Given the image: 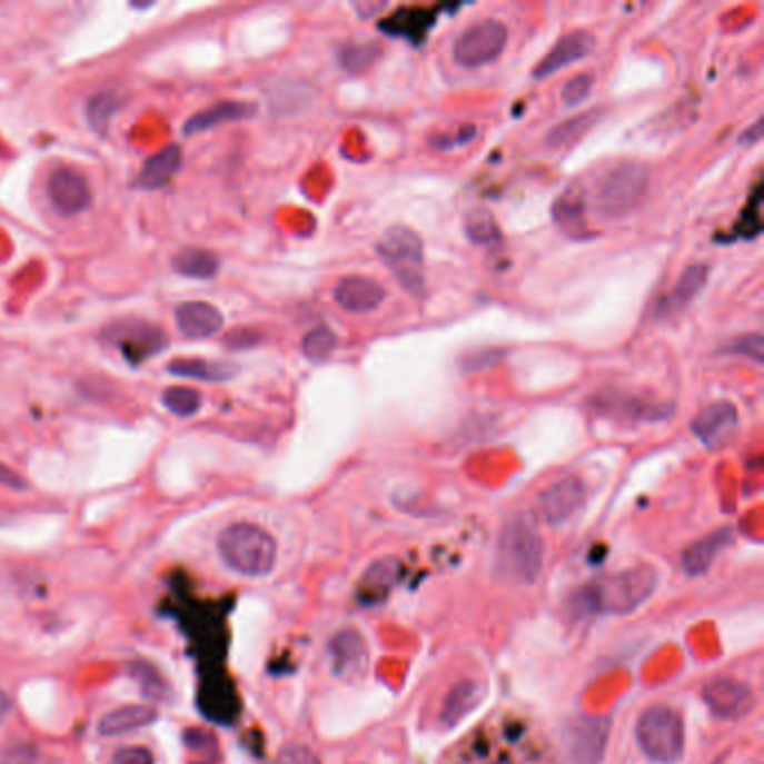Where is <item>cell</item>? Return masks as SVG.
<instances>
[{"label": "cell", "instance_id": "cell-1", "mask_svg": "<svg viewBox=\"0 0 764 764\" xmlns=\"http://www.w3.org/2000/svg\"><path fill=\"white\" fill-rule=\"evenodd\" d=\"M216 545L220 560L245 578H262L276 567V538L260 525L231 523L220 532Z\"/></svg>", "mask_w": 764, "mask_h": 764}, {"label": "cell", "instance_id": "cell-2", "mask_svg": "<svg viewBox=\"0 0 764 764\" xmlns=\"http://www.w3.org/2000/svg\"><path fill=\"white\" fill-rule=\"evenodd\" d=\"M651 189V169L642 162H619L594 185L592 209L598 218L622 220L633 216Z\"/></svg>", "mask_w": 764, "mask_h": 764}, {"label": "cell", "instance_id": "cell-3", "mask_svg": "<svg viewBox=\"0 0 764 764\" xmlns=\"http://www.w3.org/2000/svg\"><path fill=\"white\" fill-rule=\"evenodd\" d=\"M545 563V540L538 534V529L516 518L505 525L500 540H498V556H496V569L500 578L518 585H532Z\"/></svg>", "mask_w": 764, "mask_h": 764}, {"label": "cell", "instance_id": "cell-4", "mask_svg": "<svg viewBox=\"0 0 764 764\" xmlns=\"http://www.w3.org/2000/svg\"><path fill=\"white\" fill-rule=\"evenodd\" d=\"M637 742L657 764H675L684 755L686 733L682 715L671 706H651L637 720Z\"/></svg>", "mask_w": 764, "mask_h": 764}, {"label": "cell", "instance_id": "cell-5", "mask_svg": "<svg viewBox=\"0 0 764 764\" xmlns=\"http://www.w3.org/2000/svg\"><path fill=\"white\" fill-rule=\"evenodd\" d=\"M377 256L406 291L413 296L424 294V242L413 229L404 225L388 227L377 240Z\"/></svg>", "mask_w": 764, "mask_h": 764}, {"label": "cell", "instance_id": "cell-6", "mask_svg": "<svg viewBox=\"0 0 764 764\" xmlns=\"http://www.w3.org/2000/svg\"><path fill=\"white\" fill-rule=\"evenodd\" d=\"M657 581L659 576L655 567L637 565L607 576L594 592L592 601L607 615H628L653 596V592L657 589Z\"/></svg>", "mask_w": 764, "mask_h": 764}, {"label": "cell", "instance_id": "cell-7", "mask_svg": "<svg viewBox=\"0 0 764 764\" xmlns=\"http://www.w3.org/2000/svg\"><path fill=\"white\" fill-rule=\"evenodd\" d=\"M509 30L498 19H485L467 28L453 46V57L463 68H485L507 48Z\"/></svg>", "mask_w": 764, "mask_h": 764}, {"label": "cell", "instance_id": "cell-8", "mask_svg": "<svg viewBox=\"0 0 764 764\" xmlns=\"http://www.w3.org/2000/svg\"><path fill=\"white\" fill-rule=\"evenodd\" d=\"M108 344L121 350L128 361H143L167 348V337L160 328L143 321H119L106 333Z\"/></svg>", "mask_w": 764, "mask_h": 764}, {"label": "cell", "instance_id": "cell-9", "mask_svg": "<svg viewBox=\"0 0 764 764\" xmlns=\"http://www.w3.org/2000/svg\"><path fill=\"white\" fill-rule=\"evenodd\" d=\"M585 503V485L576 476H565L538 496V512L545 523H567Z\"/></svg>", "mask_w": 764, "mask_h": 764}, {"label": "cell", "instance_id": "cell-10", "mask_svg": "<svg viewBox=\"0 0 764 764\" xmlns=\"http://www.w3.org/2000/svg\"><path fill=\"white\" fill-rule=\"evenodd\" d=\"M596 48V39L592 32L585 30H574L563 34L554 48L540 59V63L534 68V77L536 79H545L556 75L558 70L574 66L576 61H583L585 57H589Z\"/></svg>", "mask_w": 764, "mask_h": 764}, {"label": "cell", "instance_id": "cell-11", "mask_svg": "<svg viewBox=\"0 0 764 764\" xmlns=\"http://www.w3.org/2000/svg\"><path fill=\"white\" fill-rule=\"evenodd\" d=\"M737 428V408L731 401H715L699 410L691 421V430L708 448H720L726 444Z\"/></svg>", "mask_w": 764, "mask_h": 764}, {"label": "cell", "instance_id": "cell-12", "mask_svg": "<svg viewBox=\"0 0 764 764\" xmlns=\"http://www.w3.org/2000/svg\"><path fill=\"white\" fill-rule=\"evenodd\" d=\"M335 300L341 310L353 315H366L377 310L386 300V289L381 282L368 276H346L335 287Z\"/></svg>", "mask_w": 764, "mask_h": 764}, {"label": "cell", "instance_id": "cell-13", "mask_svg": "<svg viewBox=\"0 0 764 764\" xmlns=\"http://www.w3.org/2000/svg\"><path fill=\"white\" fill-rule=\"evenodd\" d=\"M704 702L708 704V708L717 717L735 720V717H742L751 711L753 693L742 682L720 677V679H713L711 684L704 686Z\"/></svg>", "mask_w": 764, "mask_h": 764}, {"label": "cell", "instance_id": "cell-14", "mask_svg": "<svg viewBox=\"0 0 764 764\" xmlns=\"http://www.w3.org/2000/svg\"><path fill=\"white\" fill-rule=\"evenodd\" d=\"M48 194L52 205L66 214V216H75L81 214L83 209L90 207V187L86 182V178L75 171V169H57L50 180H48Z\"/></svg>", "mask_w": 764, "mask_h": 764}, {"label": "cell", "instance_id": "cell-15", "mask_svg": "<svg viewBox=\"0 0 764 764\" xmlns=\"http://www.w3.org/2000/svg\"><path fill=\"white\" fill-rule=\"evenodd\" d=\"M552 216L556 227L572 240H585L589 236L587 231V218H585V191L578 182L569 185L554 202Z\"/></svg>", "mask_w": 764, "mask_h": 764}, {"label": "cell", "instance_id": "cell-16", "mask_svg": "<svg viewBox=\"0 0 764 764\" xmlns=\"http://www.w3.org/2000/svg\"><path fill=\"white\" fill-rule=\"evenodd\" d=\"M158 717H160L158 708H152L148 704H126V706H117L108 711L99 720L97 731L103 737H119V735H128V733L156 724Z\"/></svg>", "mask_w": 764, "mask_h": 764}, {"label": "cell", "instance_id": "cell-17", "mask_svg": "<svg viewBox=\"0 0 764 764\" xmlns=\"http://www.w3.org/2000/svg\"><path fill=\"white\" fill-rule=\"evenodd\" d=\"M176 319H178V328L189 339H207V337H214L222 328L220 310H216L211 302H205V300L182 302L176 310Z\"/></svg>", "mask_w": 764, "mask_h": 764}, {"label": "cell", "instance_id": "cell-18", "mask_svg": "<svg viewBox=\"0 0 764 764\" xmlns=\"http://www.w3.org/2000/svg\"><path fill=\"white\" fill-rule=\"evenodd\" d=\"M708 280V267L706 265H691L684 269V274L677 278L675 287L662 302L664 317H677L682 315L688 305L702 294Z\"/></svg>", "mask_w": 764, "mask_h": 764}, {"label": "cell", "instance_id": "cell-19", "mask_svg": "<svg viewBox=\"0 0 764 764\" xmlns=\"http://www.w3.org/2000/svg\"><path fill=\"white\" fill-rule=\"evenodd\" d=\"M182 167V150L178 143L162 148L156 156L148 158L137 176L141 189H160L165 187Z\"/></svg>", "mask_w": 764, "mask_h": 764}, {"label": "cell", "instance_id": "cell-20", "mask_svg": "<svg viewBox=\"0 0 764 764\" xmlns=\"http://www.w3.org/2000/svg\"><path fill=\"white\" fill-rule=\"evenodd\" d=\"M728 543H731V529L728 527H722V529L704 536L702 540L693 543L682 558L686 574L699 576V574L708 572L713 560L724 552V547H728Z\"/></svg>", "mask_w": 764, "mask_h": 764}, {"label": "cell", "instance_id": "cell-21", "mask_svg": "<svg viewBox=\"0 0 764 764\" xmlns=\"http://www.w3.org/2000/svg\"><path fill=\"white\" fill-rule=\"evenodd\" d=\"M605 740H607V726L603 722H583L576 726L572 744H569V755L574 764H598L603 751H605Z\"/></svg>", "mask_w": 764, "mask_h": 764}, {"label": "cell", "instance_id": "cell-22", "mask_svg": "<svg viewBox=\"0 0 764 764\" xmlns=\"http://www.w3.org/2000/svg\"><path fill=\"white\" fill-rule=\"evenodd\" d=\"M485 688L476 679H465L460 684H455L453 691L446 695L444 708H441V722L444 726H455L457 722H463L483 699Z\"/></svg>", "mask_w": 764, "mask_h": 764}, {"label": "cell", "instance_id": "cell-23", "mask_svg": "<svg viewBox=\"0 0 764 764\" xmlns=\"http://www.w3.org/2000/svg\"><path fill=\"white\" fill-rule=\"evenodd\" d=\"M399 574V563L395 558H386L379 560L375 565H370V569L366 572V576L359 583L357 596L361 603L373 605V603H381V598H386L397 581Z\"/></svg>", "mask_w": 764, "mask_h": 764}, {"label": "cell", "instance_id": "cell-24", "mask_svg": "<svg viewBox=\"0 0 764 764\" xmlns=\"http://www.w3.org/2000/svg\"><path fill=\"white\" fill-rule=\"evenodd\" d=\"M256 115V106L254 103H245V101H225V103H218V106H211L209 110L205 112H198L196 117H191L185 126V132L187 135H194V132H200V130H209V128H216L220 123H227V121H240V119H247Z\"/></svg>", "mask_w": 764, "mask_h": 764}, {"label": "cell", "instance_id": "cell-25", "mask_svg": "<svg viewBox=\"0 0 764 764\" xmlns=\"http://www.w3.org/2000/svg\"><path fill=\"white\" fill-rule=\"evenodd\" d=\"M333 657L339 673H361L366 664V646L357 633H341L333 642Z\"/></svg>", "mask_w": 764, "mask_h": 764}, {"label": "cell", "instance_id": "cell-26", "mask_svg": "<svg viewBox=\"0 0 764 764\" xmlns=\"http://www.w3.org/2000/svg\"><path fill=\"white\" fill-rule=\"evenodd\" d=\"M598 119H601V110H598V108L585 110V112H578V115L569 117L567 121L558 123V126L547 135V146H549V148H565V146H572V143L578 141Z\"/></svg>", "mask_w": 764, "mask_h": 764}, {"label": "cell", "instance_id": "cell-27", "mask_svg": "<svg viewBox=\"0 0 764 764\" xmlns=\"http://www.w3.org/2000/svg\"><path fill=\"white\" fill-rule=\"evenodd\" d=\"M169 370L180 377H191L200 381H227L236 375V368L229 364H214L207 359H176L169 364Z\"/></svg>", "mask_w": 764, "mask_h": 764}, {"label": "cell", "instance_id": "cell-28", "mask_svg": "<svg viewBox=\"0 0 764 764\" xmlns=\"http://www.w3.org/2000/svg\"><path fill=\"white\" fill-rule=\"evenodd\" d=\"M218 256L207 249H182L173 258V269L189 278H211L218 274Z\"/></svg>", "mask_w": 764, "mask_h": 764}, {"label": "cell", "instance_id": "cell-29", "mask_svg": "<svg viewBox=\"0 0 764 764\" xmlns=\"http://www.w3.org/2000/svg\"><path fill=\"white\" fill-rule=\"evenodd\" d=\"M465 231L474 245H494L500 240V225L489 209H474L465 218Z\"/></svg>", "mask_w": 764, "mask_h": 764}, {"label": "cell", "instance_id": "cell-30", "mask_svg": "<svg viewBox=\"0 0 764 764\" xmlns=\"http://www.w3.org/2000/svg\"><path fill=\"white\" fill-rule=\"evenodd\" d=\"M335 348H337V335L326 326L315 328L302 339V355L312 361H326L335 353Z\"/></svg>", "mask_w": 764, "mask_h": 764}, {"label": "cell", "instance_id": "cell-31", "mask_svg": "<svg viewBox=\"0 0 764 764\" xmlns=\"http://www.w3.org/2000/svg\"><path fill=\"white\" fill-rule=\"evenodd\" d=\"M162 401L165 406L173 413V415H180V417H191L198 413V408L202 406V397L198 390L194 388H182V386H173V388H167L162 393Z\"/></svg>", "mask_w": 764, "mask_h": 764}, {"label": "cell", "instance_id": "cell-32", "mask_svg": "<svg viewBox=\"0 0 764 764\" xmlns=\"http://www.w3.org/2000/svg\"><path fill=\"white\" fill-rule=\"evenodd\" d=\"M722 353L746 357V359H751L755 364H762L764 361V341H762L760 335H744V337L733 339Z\"/></svg>", "mask_w": 764, "mask_h": 764}, {"label": "cell", "instance_id": "cell-33", "mask_svg": "<svg viewBox=\"0 0 764 764\" xmlns=\"http://www.w3.org/2000/svg\"><path fill=\"white\" fill-rule=\"evenodd\" d=\"M592 86H594V75L592 72H581V75H574L565 88H563V103L574 108L578 103H583L589 92H592Z\"/></svg>", "mask_w": 764, "mask_h": 764}, {"label": "cell", "instance_id": "cell-34", "mask_svg": "<svg viewBox=\"0 0 764 764\" xmlns=\"http://www.w3.org/2000/svg\"><path fill=\"white\" fill-rule=\"evenodd\" d=\"M117 112V101L112 95H97L88 101V119L95 128L103 130L110 117Z\"/></svg>", "mask_w": 764, "mask_h": 764}, {"label": "cell", "instance_id": "cell-35", "mask_svg": "<svg viewBox=\"0 0 764 764\" xmlns=\"http://www.w3.org/2000/svg\"><path fill=\"white\" fill-rule=\"evenodd\" d=\"M379 57V48L377 46H350L346 52H344V66L350 70V72H361L366 70L375 59Z\"/></svg>", "mask_w": 764, "mask_h": 764}, {"label": "cell", "instance_id": "cell-36", "mask_svg": "<svg viewBox=\"0 0 764 764\" xmlns=\"http://www.w3.org/2000/svg\"><path fill=\"white\" fill-rule=\"evenodd\" d=\"M37 748L30 742H10L0 746V764H34Z\"/></svg>", "mask_w": 764, "mask_h": 764}, {"label": "cell", "instance_id": "cell-37", "mask_svg": "<svg viewBox=\"0 0 764 764\" xmlns=\"http://www.w3.org/2000/svg\"><path fill=\"white\" fill-rule=\"evenodd\" d=\"M112 764H156L146 746H121L112 753Z\"/></svg>", "mask_w": 764, "mask_h": 764}, {"label": "cell", "instance_id": "cell-38", "mask_svg": "<svg viewBox=\"0 0 764 764\" xmlns=\"http://www.w3.org/2000/svg\"><path fill=\"white\" fill-rule=\"evenodd\" d=\"M505 357V350H480V353H474L469 357H465L463 361V368L467 373H476V370H485L489 366H496L500 364Z\"/></svg>", "mask_w": 764, "mask_h": 764}, {"label": "cell", "instance_id": "cell-39", "mask_svg": "<svg viewBox=\"0 0 764 764\" xmlns=\"http://www.w3.org/2000/svg\"><path fill=\"white\" fill-rule=\"evenodd\" d=\"M476 126H472V123H465V126H460V130H457L455 135H439V137H433L430 141H433V146H437V148H455V146H463V143H467V141H472L474 137H476Z\"/></svg>", "mask_w": 764, "mask_h": 764}, {"label": "cell", "instance_id": "cell-40", "mask_svg": "<svg viewBox=\"0 0 764 764\" xmlns=\"http://www.w3.org/2000/svg\"><path fill=\"white\" fill-rule=\"evenodd\" d=\"M0 487H8V489L21 492V489H28V483H26V478H23L21 474H17V472L10 469L8 465L0 463Z\"/></svg>", "mask_w": 764, "mask_h": 764}, {"label": "cell", "instance_id": "cell-41", "mask_svg": "<svg viewBox=\"0 0 764 764\" xmlns=\"http://www.w3.org/2000/svg\"><path fill=\"white\" fill-rule=\"evenodd\" d=\"M12 708H14V704H12L10 693L3 686H0V724H3L10 717Z\"/></svg>", "mask_w": 764, "mask_h": 764}, {"label": "cell", "instance_id": "cell-42", "mask_svg": "<svg viewBox=\"0 0 764 764\" xmlns=\"http://www.w3.org/2000/svg\"><path fill=\"white\" fill-rule=\"evenodd\" d=\"M760 137H762V121H755L753 126H751V130H746L742 137H740V143H757L760 141Z\"/></svg>", "mask_w": 764, "mask_h": 764}]
</instances>
